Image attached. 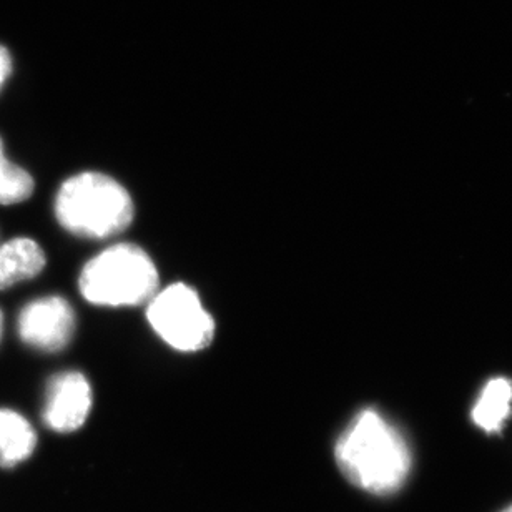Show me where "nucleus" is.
I'll use <instances>...</instances> for the list:
<instances>
[{
  "mask_svg": "<svg viewBox=\"0 0 512 512\" xmlns=\"http://www.w3.org/2000/svg\"><path fill=\"white\" fill-rule=\"evenodd\" d=\"M336 463L351 483L371 494H393L411 471V451L398 429L375 409H365L341 434Z\"/></svg>",
  "mask_w": 512,
  "mask_h": 512,
  "instance_id": "f257e3e1",
  "label": "nucleus"
},
{
  "mask_svg": "<svg viewBox=\"0 0 512 512\" xmlns=\"http://www.w3.org/2000/svg\"><path fill=\"white\" fill-rule=\"evenodd\" d=\"M37 444L32 424L14 409H0V466L14 468L34 453Z\"/></svg>",
  "mask_w": 512,
  "mask_h": 512,
  "instance_id": "6e6552de",
  "label": "nucleus"
},
{
  "mask_svg": "<svg viewBox=\"0 0 512 512\" xmlns=\"http://www.w3.org/2000/svg\"><path fill=\"white\" fill-rule=\"evenodd\" d=\"M92 409V388L79 371H64L47 384L44 421L57 433H72L84 426Z\"/></svg>",
  "mask_w": 512,
  "mask_h": 512,
  "instance_id": "423d86ee",
  "label": "nucleus"
},
{
  "mask_svg": "<svg viewBox=\"0 0 512 512\" xmlns=\"http://www.w3.org/2000/svg\"><path fill=\"white\" fill-rule=\"evenodd\" d=\"M503 512H512V506H511V508H508V509H506V511H503Z\"/></svg>",
  "mask_w": 512,
  "mask_h": 512,
  "instance_id": "ddd939ff",
  "label": "nucleus"
},
{
  "mask_svg": "<svg viewBox=\"0 0 512 512\" xmlns=\"http://www.w3.org/2000/svg\"><path fill=\"white\" fill-rule=\"evenodd\" d=\"M2 328H4V316H2V311H0V338H2Z\"/></svg>",
  "mask_w": 512,
  "mask_h": 512,
  "instance_id": "f8f14e48",
  "label": "nucleus"
},
{
  "mask_svg": "<svg viewBox=\"0 0 512 512\" xmlns=\"http://www.w3.org/2000/svg\"><path fill=\"white\" fill-rule=\"evenodd\" d=\"M79 290L97 306H137L158 291V271L148 253L132 243L109 247L84 266Z\"/></svg>",
  "mask_w": 512,
  "mask_h": 512,
  "instance_id": "7ed1b4c3",
  "label": "nucleus"
},
{
  "mask_svg": "<svg viewBox=\"0 0 512 512\" xmlns=\"http://www.w3.org/2000/svg\"><path fill=\"white\" fill-rule=\"evenodd\" d=\"M512 383L506 378H496L484 386L478 403L473 409V421L479 428L496 433L503 428L511 414Z\"/></svg>",
  "mask_w": 512,
  "mask_h": 512,
  "instance_id": "1a4fd4ad",
  "label": "nucleus"
},
{
  "mask_svg": "<svg viewBox=\"0 0 512 512\" xmlns=\"http://www.w3.org/2000/svg\"><path fill=\"white\" fill-rule=\"evenodd\" d=\"M10 72H12V59L9 52L4 47H0V89L5 84V80L9 79Z\"/></svg>",
  "mask_w": 512,
  "mask_h": 512,
  "instance_id": "9b49d317",
  "label": "nucleus"
},
{
  "mask_svg": "<svg viewBox=\"0 0 512 512\" xmlns=\"http://www.w3.org/2000/svg\"><path fill=\"white\" fill-rule=\"evenodd\" d=\"M17 330L30 348L45 353L62 351L74 336L75 313L62 296L37 298L20 311Z\"/></svg>",
  "mask_w": 512,
  "mask_h": 512,
  "instance_id": "39448f33",
  "label": "nucleus"
},
{
  "mask_svg": "<svg viewBox=\"0 0 512 512\" xmlns=\"http://www.w3.org/2000/svg\"><path fill=\"white\" fill-rule=\"evenodd\" d=\"M45 263L44 250L34 240L19 237L5 242L0 247V291L39 276Z\"/></svg>",
  "mask_w": 512,
  "mask_h": 512,
  "instance_id": "0eeeda50",
  "label": "nucleus"
},
{
  "mask_svg": "<svg viewBox=\"0 0 512 512\" xmlns=\"http://www.w3.org/2000/svg\"><path fill=\"white\" fill-rule=\"evenodd\" d=\"M35 182L27 170L5 157L4 142L0 138V205H17L32 197Z\"/></svg>",
  "mask_w": 512,
  "mask_h": 512,
  "instance_id": "9d476101",
  "label": "nucleus"
},
{
  "mask_svg": "<svg viewBox=\"0 0 512 512\" xmlns=\"http://www.w3.org/2000/svg\"><path fill=\"white\" fill-rule=\"evenodd\" d=\"M133 215L130 193L104 173L84 172L67 178L55 197L57 222L79 238L115 237L132 225Z\"/></svg>",
  "mask_w": 512,
  "mask_h": 512,
  "instance_id": "f03ea898",
  "label": "nucleus"
},
{
  "mask_svg": "<svg viewBox=\"0 0 512 512\" xmlns=\"http://www.w3.org/2000/svg\"><path fill=\"white\" fill-rule=\"evenodd\" d=\"M147 320L170 348L182 353L205 350L217 330L197 291L185 283L157 291L147 303Z\"/></svg>",
  "mask_w": 512,
  "mask_h": 512,
  "instance_id": "20e7f679",
  "label": "nucleus"
}]
</instances>
